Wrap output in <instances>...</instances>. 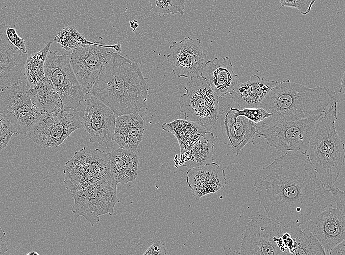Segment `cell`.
<instances>
[{
	"instance_id": "obj_12",
	"label": "cell",
	"mask_w": 345,
	"mask_h": 255,
	"mask_svg": "<svg viewBox=\"0 0 345 255\" xmlns=\"http://www.w3.org/2000/svg\"><path fill=\"white\" fill-rule=\"evenodd\" d=\"M45 76L53 83L64 108L76 109L81 105L85 94L70 63L68 54L58 55L49 51L45 63Z\"/></svg>"
},
{
	"instance_id": "obj_11",
	"label": "cell",
	"mask_w": 345,
	"mask_h": 255,
	"mask_svg": "<svg viewBox=\"0 0 345 255\" xmlns=\"http://www.w3.org/2000/svg\"><path fill=\"white\" fill-rule=\"evenodd\" d=\"M29 89L21 82L0 92V115L12 124L16 134L25 135L42 115L32 104Z\"/></svg>"
},
{
	"instance_id": "obj_42",
	"label": "cell",
	"mask_w": 345,
	"mask_h": 255,
	"mask_svg": "<svg viewBox=\"0 0 345 255\" xmlns=\"http://www.w3.org/2000/svg\"><path fill=\"white\" fill-rule=\"evenodd\" d=\"M2 88L0 87V92L1 91Z\"/></svg>"
},
{
	"instance_id": "obj_8",
	"label": "cell",
	"mask_w": 345,
	"mask_h": 255,
	"mask_svg": "<svg viewBox=\"0 0 345 255\" xmlns=\"http://www.w3.org/2000/svg\"><path fill=\"white\" fill-rule=\"evenodd\" d=\"M110 153L84 147L65 163L64 183L74 192L93 184L110 172Z\"/></svg>"
},
{
	"instance_id": "obj_21",
	"label": "cell",
	"mask_w": 345,
	"mask_h": 255,
	"mask_svg": "<svg viewBox=\"0 0 345 255\" xmlns=\"http://www.w3.org/2000/svg\"><path fill=\"white\" fill-rule=\"evenodd\" d=\"M277 81L261 78L257 75L249 80L239 83L229 94L234 103L240 108H258L266 95L278 83Z\"/></svg>"
},
{
	"instance_id": "obj_22",
	"label": "cell",
	"mask_w": 345,
	"mask_h": 255,
	"mask_svg": "<svg viewBox=\"0 0 345 255\" xmlns=\"http://www.w3.org/2000/svg\"><path fill=\"white\" fill-rule=\"evenodd\" d=\"M144 119L138 112L116 117L114 141L120 148L135 152L142 141Z\"/></svg>"
},
{
	"instance_id": "obj_20",
	"label": "cell",
	"mask_w": 345,
	"mask_h": 255,
	"mask_svg": "<svg viewBox=\"0 0 345 255\" xmlns=\"http://www.w3.org/2000/svg\"><path fill=\"white\" fill-rule=\"evenodd\" d=\"M219 98L230 94L238 84V76L228 56L215 57L206 62L200 75Z\"/></svg>"
},
{
	"instance_id": "obj_41",
	"label": "cell",
	"mask_w": 345,
	"mask_h": 255,
	"mask_svg": "<svg viewBox=\"0 0 345 255\" xmlns=\"http://www.w3.org/2000/svg\"><path fill=\"white\" fill-rule=\"evenodd\" d=\"M27 255H39V254L36 251H30L26 254Z\"/></svg>"
},
{
	"instance_id": "obj_35",
	"label": "cell",
	"mask_w": 345,
	"mask_h": 255,
	"mask_svg": "<svg viewBox=\"0 0 345 255\" xmlns=\"http://www.w3.org/2000/svg\"><path fill=\"white\" fill-rule=\"evenodd\" d=\"M333 198L334 203L336 206L343 213L345 210V193L344 190L336 187L335 190L331 193Z\"/></svg>"
},
{
	"instance_id": "obj_18",
	"label": "cell",
	"mask_w": 345,
	"mask_h": 255,
	"mask_svg": "<svg viewBox=\"0 0 345 255\" xmlns=\"http://www.w3.org/2000/svg\"><path fill=\"white\" fill-rule=\"evenodd\" d=\"M9 26L0 23V87L3 89L19 83L27 58L8 39Z\"/></svg>"
},
{
	"instance_id": "obj_33",
	"label": "cell",
	"mask_w": 345,
	"mask_h": 255,
	"mask_svg": "<svg viewBox=\"0 0 345 255\" xmlns=\"http://www.w3.org/2000/svg\"><path fill=\"white\" fill-rule=\"evenodd\" d=\"M316 0H279L280 7H289L297 9L303 15H307Z\"/></svg>"
},
{
	"instance_id": "obj_3",
	"label": "cell",
	"mask_w": 345,
	"mask_h": 255,
	"mask_svg": "<svg viewBox=\"0 0 345 255\" xmlns=\"http://www.w3.org/2000/svg\"><path fill=\"white\" fill-rule=\"evenodd\" d=\"M337 95L325 87L310 88L289 80L278 82L264 97L259 107L272 115L257 123V131L276 122L304 119L324 113Z\"/></svg>"
},
{
	"instance_id": "obj_9",
	"label": "cell",
	"mask_w": 345,
	"mask_h": 255,
	"mask_svg": "<svg viewBox=\"0 0 345 255\" xmlns=\"http://www.w3.org/2000/svg\"><path fill=\"white\" fill-rule=\"evenodd\" d=\"M323 113L296 120L275 122L257 131L256 136L263 137L270 146L279 152L284 153L299 152L305 154L315 126Z\"/></svg>"
},
{
	"instance_id": "obj_2",
	"label": "cell",
	"mask_w": 345,
	"mask_h": 255,
	"mask_svg": "<svg viewBox=\"0 0 345 255\" xmlns=\"http://www.w3.org/2000/svg\"><path fill=\"white\" fill-rule=\"evenodd\" d=\"M149 81L128 56L113 52L90 94L117 116L139 112L147 105Z\"/></svg>"
},
{
	"instance_id": "obj_34",
	"label": "cell",
	"mask_w": 345,
	"mask_h": 255,
	"mask_svg": "<svg viewBox=\"0 0 345 255\" xmlns=\"http://www.w3.org/2000/svg\"><path fill=\"white\" fill-rule=\"evenodd\" d=\"M6 36L9 41L20 51L27 54L25 42L17 33L16 29L9 26L6 29Z\"/></svg>"
},
{
	"instance_id": "obj_25",
	"label": "cell",
	"mask_w": 345,
	"mask_h": 255,
	"mask_svg": "<svg viewBox=\"0 0 345 255\" xmlns=\"http://www.w3.org/2000/svg\"><path fill=\"white\" fill-rule=\"evenodd\" d=\"M29 94L35 108L42 115L64 108L62 100L52 82L45 76L30 88Z\"/></svg>"
},
{
	"instance_id": "obj_26",
	"label": "cell",
	"mask_w": 345,
	"mask_h": 255,
	"mask_svg": "<svg viewBox=\"0 0 345 255\" xmlns=\"http://www.w3.org/2000/svg\"><path fill=\"white\" fill-rule=\"evenodd\" d=\"M215 137L213 132L203 134L193 145L190 150L180 154V165L191 168L201 167L213 160Z\"/></svg>"
},
{
	"instance_id": "obj_30",
	"label": "cell",
	"mask_w": 345,
	"mask_h": 255,
	"mask_svg": "<svg viewBox=\"0 0 345 255\" xmlns=\"http://www.w3.org/2000/svg\"><path fill=\"white\" fill-rule=\"evenodd\" d=\"M152 10L160 16L185 14L186 0H148Z\"/></svg>"
},
{
	"instance_id": "obj_40",
	"label": "cell",
	"mask_w": 345,
	"mask_h": 255,
	"mask_svg": "<svg viewBox=\"0 0 345 255\" xmlns=\"http://www.w3.org/2000/svg\"><path fill=\"white\" fill-rule=\"evenodd\" d=\"M129 24L130 27L133 29V31L135 32V29L139 26L138 21L135 19L133 21H130Z\"/></svg>"
},
{
	"instance_id": "obj_32",
	"label": "cell",
	"mask_w": 345,
	"mask_h": 255,
	"mask_svg": "<svg viewBox=\"0 0 345 255\" xmlns=\"http://www.w3.org/2000/svg\"><path fill=\"white\" fill-rule=\"evenodd\" d=\"M13 134L16 132L12 124L0 115V151L6 147Z\"/></svg>"
},
{
	"instance_id": "obj_4",
	"label": "cell",
	"mask_w": 345,
	"mask_h": 255,
	"mask_svg": "<svg viewBox=\"0 0 345 255\" xmlns=\"http://www.w3.org/2000/svg\"><path fill=\"white\" fill-rule=\"evenodd\" d=\"M337 102H332L318 120L305 155L310 160L324 187L331 193L344 163L345 148L335 122Z\"/></svg>"
},
{
	"instance_id": "obj_14",
	"label": "cell",
	"mask_w": 345,
	"mask_h": 255,
	"mask_svg": "<svg viewBox=\"0 0 345 255\" xmlns=\"http://www.w3.org/2000/svg\"><path fill=\"white\" fill-rule=\"evenodd\" d=\"M229 94L219 98V124L226 141L236 156L256 136L257 123L242 115L229 105Z\"/></svg>"
},
{
	"instance_id": "obj_38",
	"label": "cell",
	"mask_w": 345,
	"mask_h": 255,
	"mask_svg": "<svg viewBox=\"0 0 345 255\" xmlns=\"http://www.w3.org/2000/svg\"><path fill=\"white\" fill-rule=\"evenodd\" d=\"M345 240L330 251V255H345Z\"/></svg>"
},
{
	"instance_id": "obj_10",
	"label": "cell",
	"mask_w": 345,
	"mask_h": 255,
	"mask_svg": "<svg viewBox=\"0 0 345 255\" xmlns=\"http://www.w3.org/2000/svg\"><path fill=\"white\" fill-rule=\"evenodd\" d=\"M82 126V118L78 111L63 108L42 115L27 134L33 142L43 148L58 147Z\"/></svg>"
},
{
	"instance_id": "obj_17",
	"label": "cell",
	"mask_w": 345,
	"mask_h": 255,
	"mask_svg": "<svg viewBox=\"0 0 345 255\" xmlns=\"http://www.w3.org/2000/svg\"><path fill=\"white\" fill-rule=\"evenodd\" d=\"M308 222L307 228L326 251L345 240V213L337 207H327Z\"/></svg>"
},
{
	"instance_id": "obj_1",
	"label": "cell",
	"mask_w": 345,
	"mask_h": 255,
	"mask_svg": "<svg viewBox=\"0 0 345 255\" xmlns=\"http://www.w3.org/2000/svg\"><path fill=\"white\" fill-rule=\"evenodd\" d=\"M253 180L265 212L284 227L300 226L334 203L308 157L299 152L277 157Z\"/></svg>"
},
{
	"instance_id": "obj_13",
	"label": "cell",
	"mask_w": 345,
	"mask_h": 255,
	"mask_svg": "<svg viewBox=\"0 0 345 255\" xmlns=\"http://www.w3.org/2000/svg\"><path fill=\"white\" fill-rule=\"evenodd\" d=\"M113 52L111 48L86 45L68 54L70 64L85 94H90L104 64Z\"/></svg>"
},
{
	"instance_id": "obj_15",
	"label": "cell",
	"mask_w": 345,
	"mask_h": 255,
	"mask_svg": "<svg viewBox=\"0 0 345 255\" xmlns=\"http://www.w3.org/2000/svg\"><path fill=\"white\" fill-rule=\"evenodd\" d=\"M115 120L114 112L102 102L92 95L87 99L82 124L90 136V142L111 148L114 143Z\"/></svg>"
},
{
	"instance_id": "obj_36",
	"label": "cell",
	"mask_w": 345,
	"mask_h": 255,
	"mask_svg": "<svg viewBox=\"0 0 345 255\" xmlns=\"http://www.w3.org/2000/svg\"><path fill=\"white\" fill-rule=\"evenodd\" d=\"M166 254V249L165 244L160 241L153 242L144 253L148 255H165Z\"/></svg>"
},
{
	"instance_id": "obj_29",
	"label": "cell",
	"mask_w": 345,
	"mask_h": 255,
	"mask_svg": "<svg viewBox=\"0 0 345 255\" xmlns=\"http://www.w3.org/2000/svg\"><path fill=\"white\" fill-rule=\"evenodd\" d=\"M51 46L52 42L49 41L40 51L27 57L24 66V75L30 88L34 86L45 77V63Z\"/></svg>"
},
{
	"instance_id": "obj_39",
	"label": "cell",
	"mask_w": 345,
	"mask_h": 255,
	"mask_svg": "<svg viewBox=\"0 0 345 255\" xmlns=\"http://www.w3.org/2000/svg\"><path fill=\"white\" fill-rule=\"evenodd\" d=\"M345 71H344L342 77H341V88L339 90V93L345 94Z\"/></svg>"
},
{
	"instance_id": "obj_5",
	"label": "cell",
	"mask_w": 345,
	"mask_h": 255,
	"mask_svg": "<svg viewBox=\"0 0 345 255\" xmlns=\"http://www.w3.org/2000/svg\"><path fill=\"white\" fill-rule=\"evenodd\" d=\"M284 227L265 212L255 213L247 223L238 255H288L284 242Z\"/></svg>"
},
{
	"instance_id": "obj_7",
	"label": "cell",
	"mask_w": 345,
	"mask_h": 255,
	"mask_svg": "<svg viewBox=\"0 0 345 255\" xmlns=\"http://www.w3.org/2000/svg\"><path fill=\"white\" fill-rule=\"evenodd\" d=\"M118 183L110 173L98 181L74 192H71L74 200L72 211L75 218L84 217L91 225L99 222V216L113 214L116 204Z\"/></svg>"
},
{
	"instance_id": "obj_28",
	"label": "cell",
	"mask_w": 345,
	"mask_h": 255,
	"mask_svg": "<svg viewBox=\"0 0 345 255\" xmlns=\"http://www.w3.org/2000/svg\"><path fill=\"white\" fill-rule=\"evenodd\" d=\"M53 42L59 44L65 52L86 45H95L111 48L118 53L122 51L121 44L120 43L107 45L97 41L92 42L83 37L74 27L71 26L64 27L54 37Z\"/></svg>"
},
{
	"instance_id": "obj_23",
	"label": "cell",
	"mask_w": 345,
	"mask_h": 255,
	"mask_svg": "<svg viewBox=\"0 0 345 255\" xmlns=\"http://www.w3.org/2000/svg\"><path fill=\"white\" fill-rule=\"evenodd\" d=\"M110 153V172L117 182L125 184L135 180L138 175V155L121 148Z\"/></svg>"
},
{
	"instance_id": "obj_6",
	"label": "cell",
	"mask_w": 345,
	"mask_h": 255,
	"mask_svg": "<svg viewBox=\"0 0 345 255\" xmlns=\"http://www.w3.org/2000/svg\"><path fill=\"white\" fill-rule=\"evenodd\" d=\"M186 93L179 99L180 111L185 120L196 122L212 132L219 128V97L201 76L191 77Z\"/></svg>"
},
{
	"instance_id": "obj_27",
	"label": "cell",
	"mask_w": 345,
	"mask_h": 255,
	"mask_svg": "<svg viewBox=\"0 0 345 255\" xmlns=\"http://www.w3.org/2000/svg\"><path fill=\"white\" fill-rule=\"evenodd\" d=\"M285 228L292 239L289 255H326L325 250L321 244L307 228L303 230L300 226Z\"/></svg>"
},
{
	"instance_id": "obj_19",
	"label": "cell",
	"mask_w": 345,
	"mask_h": 255,
	"mask_svg": "<svg viewBox=\"0 0 345 255\" xmlns=\"http://www.w3.org/2000/svg\"><path fill=\"white\" fill-rule=\"evenodd\" d=\"M186 182L197 201L208 194L214 193L226 184L225 174L218 164L211 162L198 168H191L187 172Z\"/></svg>"
},
{
	"instance_id": "obj_37",
	"label": "cell",
	"mask_w": 345,
	"mask_h": 255,
	"mask_svg": "<svg viewBox=\"0 0 345 255\" xmlns=\"http://www.w3.org/2000/svg\"><path fill=\"white\" fill-rule=\"evenodd\" d=\"M8 239L4 230L0 227V255H5L8 250Z\"/></svg>"
},
{
	"instance_id": "obj_24",
	"label": "cell",
	"mask_w": 345,
	"mask_h": 255,
	"mask_svg": "<svg viewBox=\"0 0 345 255\" xmlns=\"http://www.w3.org/2000/svg\"><path fill=\"white\" fill-rule=\"evenodd\" d=\"M162 129L173 134L177 139L180 154L189 151L195 142L204 133L209 132L201 125L185 119H176L164 123Z\"/></svg>"
},
{
	"instance_id": "obj_16",
	"label": "cell",
	"mask_w": 345,
	"mask_h": 255,
	"mask_svg": "<svg viewBox=\"0 0 345 255\" xmlns=\"http://www.w3.org/2000/svg\"><path fill=\"white\" fill-rule=\"evenodd\" d=\"M169 49L167 59L174 74L185 78L200 76L206 55L200 39L185 37L179 42H173Z\"/></svg>"
},
{
	"instance_id": "obj_31",
	"label": "cell",
	"mask_w": 345,
	"mask_h": 255,
	"mask_svg": "<svg viewBox=\"0 0 345 255\" xmlns=\"http://www.w3.org/2000/svg\"><path fill=\"white\" fill-rule=\"evenodd\" d=\"M235 109L238 116H244L255 123H258L272 115V114L260 107H246L243 109L235 107Z\"/></svg>"
}]
</instances>
